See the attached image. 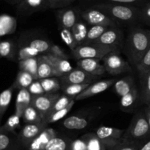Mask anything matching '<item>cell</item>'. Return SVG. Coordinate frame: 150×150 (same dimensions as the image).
Instances as JSON below:
<instances>
[{
    "label": "cell",
    "mask_w": 150,
    "mask_h": 150,
    "mask_svg": "<svg viewBox=\"0 0 150 150\" xmlns=\"http://www.w3.org/2000/svg\"><path fill=\"white\" fill-rule=\"evenodd\" d=\"M136 68L139 71V76L144 74L150 70V49L144 55L140 62L136 65Z\"/></svg>",
    "instance_id": "cell-43"
},
{
    "label": "cell",
    "mask_w": 150,
    "mask_h": 150,
    "mask_svg": "<svg viewBox=\"0 0 150 150\" xmlns=\"http://www.w3.org/2000/svg\"><path fill=\"white\" fill-rule=\"evenodd\" d=\"M150 0H79V7H84L87 6L101 3H115L133 5L141 8Z\"/></svg>",
    "instance_id": "cell-20"
},
{
    "label": "cell",
    "mask_w": 150,
    "mask_h": 150,
    "mask_svg": "<svg viewBox=\"0 0 150 150\" xmlns=\"http://www.w3.org/2000/svg\"><path fill=\"white\" fill-rule=\"evenodd\" d=\"M60 96L59 93L54 94H44L39 96H32L31 104L38 110L42 117L46 120L51 109L54 107L56 101Z\"/></svg>",
    "instance_id": "cell-8"
},
{
    "label": "cell",
    "mask_w": 150,
    "mask_h": 150,
    "mask_svg": "<svg viewBox=\"0 0 150 150\" xmlns=\"http://www.w3.org/2000/svg\"><path fill=\"white\" fill-rule=\"evenodd\" d=\"M150 135V127L144 111H139L135 114L127 130L124 132L122 141L136 142Z\"/></svg>",
    "instance_id": "cell-3"
},
{
    "label": "cell",
    "mask_w": 150,
    "mask_h": 150,
    "mask_svg": "<svg viewBox=\"0 0 150 150\" xmlns=\"http://www.w3.org/2000/svg\"><path fill=\"white\" fill-rule=\"evenodd\" d=\"M57 132L54 129L47 127L31 142L27 146L28 150H44L48 141L57 135Z\"/></svg>",
    "instance_id": "cell-19"
},
{
    "label": "cell",
    "mask_w": 150,
    "mask_h": 150,
    "mask_svg": "<svg viewBox=\"0 0 150 150\" xmlns=\"http://www.w3.org/2000/svg\"><path fill=\"white\" fill-rule=\"evenodd\" d=\"M60 35H61L62 40L63 42L70 49V50L73 51L76 47L78 46L76 44L75 38L73 37V33L71 32V29H67L64 27H59Z\"/></svg>",
    "instance_id": "cell-41"
},
{
    "label": "cell",
    "mask_w": 150,
    "mask_h": 150,
    "mask_svg": "<svg viewBox=\"0 0 150 150\" xmlns=\"http://www.w3.org/2000/svg\"><path fill=\"white\" fill-rule=\"evenodd\" d=\"M109 26H102V25H93L89 28L87 36H86V41L83 44H92L97 39L100 38L103 35L104 32L106 30Z\"/></svg>",
    "instance_id": "cell-37"
},
{
    "label": "cell",
    "mask_w": 150,
    "mask_h": 150,
    "mask_svg": "<svg viewBox=\"0 0 150 150\" xmlns=\"http://www.w3.org/2000/svg\"><path fill=\"white\" fill-rule=\"evenodd\" d=\"M113 51H120V49L100 44H88L77 46L72 51V54L77 60L92 58L100 61L105 55Z\"/></svg>",
    "instance_id": "cell-4"
},
{
    "label": "cell",
    "mask_w": 150,
    "mask_h": 150,
    "mask_svg": "<svg viewBox=\"0 0 150 150\" xmlns=\"http://www.w3.org/2000/svg\"><path fill=\"white\" fill-rule=\"evenodd\" d=\"M19 45H27L32 48L35 49L40 54H47L49 52L50 48H51L52 43L49 41L43 38H34L29 41H26L25 44H20Z\"/></svg>",
    "instance_id": "cell-31"
},
{
    "label": "cell",
    "mask_w": 150,
    "mask_h": 150,
    "mask_svg": "<svg viewBox=\"0 0 150 150\" xmlns=\"http://www.w3.org/2000/svg\"><path fill=\"white\" fill-rule=\"evenodd\" d=\"M72 143L67 137L57 134L48 141L44 150H72Z\"/></svg>",
    "instance_id": "cell-23"
},
{
    "label": "cell",
    "mask_w": 150,
    "mask_h": 150,
    "mask_svg": "<svg viewBox=\"0 0 150 150\" xmlns=\"http://www.w3.org/2000/svg\"><path fill=\"white\" fill-rule=\"evenodd\" d=\"M48 9L47 0H22L17 5V13L20 16H28Z\"/></svg>",
    "instance_id": "cell-13"
},
{
    "label": "cell",
    "mask_w": 150,
    "mask_h": 150,
    "mask_svg": "<svg viewBox=\"0 0 150 150\" xmlns=\"http://www.w3.org/2000/svg\"><path fill=\"white\" fill-rule=\"evenodd\" d=\"M14 87L11 85L7 89L4 90L0 93V123L1 121L4 113L7 111L10 102H11L12 97H13Z\"/></svg>",
    "instance_id": "cell-32"
},
{
    "label": "cell",
    "mask_w": 150,
    "mask_h": 150,
    "mask_svg": "<svg viewBox=\"0 0 150 150\" xmlns=\"http://www.w3.org/2000/svg\"><path fill=\"white\" fill-rule=\"evenodd\" d=\"M77 66L87 73L95 76H100L106 73L103 65L101 64L100 60L95 59L85 58L78 60Z\"/></svg>",
    "instance_id": "cell-16"
},
{
    "label": "cell",
    "mask_w": 150,
    "mask_h": 150,
    "mask_svg": "<svg viewBox=\"0 0 150 150\" xmlns=\"http://www.w3.org/2000/svg\"><path fill=\"white\" fill-rule=\"evenodd\" d=\"M150 49V30L139 26H130L124 44V52L135 66Z\"/></svg>",
    "instance_id": "cell-1"
},
{
    "label": "cell",
    "mask_w": 150,
    "mask_h": 150,
    "mask_svg": "<svg viewBox=\"0 0 150 150\" xmlns=\"http://www.w3.org/2000/svg\"><path fill=\"white\" fill-rule=\"evenodd\" d=\"M18 45L12 40L0 41V57L7 60H17Z\"/></svg>",
    "instance_id": "cell-25"
},
{
    "label": "cell",
    "mask_w": 150,
    "mask_h": 150,
    "mask_svg": "<svg viewBox=\"0 0 150 150\" xmlns=\"http://www.w3.org/2000/svg\"><path fill=\"white\" fill-rule=\"evenodd\" d=\"M125 130L111 126H101L97 129L95 135L105 146L114 147L121 141Z\"/></svg>",
    "instance_id": "cell-11"
},
{
    "label": "cell",
    "mask_w": 150,
    "mask_h": 150,
    "mask_svg": "<svg viewBox=\"0 0 150 150\" xmlns=\"http://www.w3.org/2000/svg\"><path fill=\"white\" fill-rule=\"evenodd\" d=\"M139 97V91H138L137 88L135 87L130 92L121 97L120 107H121L122 110L125 112H127V113H132L137 105Z\"/></svg>",
    "instance_id": "cell-22"
},
{
    "label": "cell",
    "mask_w": 150,
    "mask_h": 150,
    "mask_svg": "<svg viewBox=\"0 0 150 150\" xmlns=\"http://www.w3.org/2000/svg\"><path fill=\"white\" fill-rule=\"evenodd\" d=\"M40 53L35 49L27 45H19L18 44L17 51V60L18 62L26 59L35 57L40 55Z\"/></svg>",
    "instance_id": "cell-38"
},
{
    "label": "cell",
    "mask_w": 150,
    "mask_h": 150,
    "mask_svg": "<svg viewBox=\"0 0 150 150\" xmlns=\"http://www.w3.org/2000/svg\"><path fill=\"white\" fill-rule=\"evenodd\" d=\"M76 1L79 0H47V2L49 9L58 10V9L70 7Z\"/></svg>",
    "instance_id": "cell-44"
},
{
    "label": "cell",
    "mask_w": 150,
    "mask_h": 150,
    "mask_svg": "<svg viewBox=\"0 0 150 150\" xmlns=\"http://www.w3.org/2000/svg\"><path fill=\"white\" fill-rule=\"evenodd\" d=\"M38 57H31L26 60L18 61V67L20 70L25 71L30 73L35 79H38Z\"/></svg>",
    "instance_id": "cell-34"
},
{
    "label": "cell",
    "mask_w": 150,
    "mask_h": 150,
    "mask_svg": "<svg viewBox=\"0 0 150 150\" xmlns=\"http://www.w3.org/2000/svg\"><path fill=\"white\" fill-rule=\"evenodd\" d=\"M116 81L117 80L115 79H110L98 81V82L92 83L83 92L81 93L79 95H78L76 97V101L85 99H87L89 97L100 94V93L106 91L108 88L114 85Z\"/></svg>",
    "instance_id": "cell-15"
},
{
    "label": "cell",
    "mask_w": 150,
    "mask_h": 150,
    "mask_svg": "<svg viewBox=\"0 0 150 150\" xmlns=\"http://www.w3.org/2000/svg\"><path fill=\"white\" fill-rule=\"evenodd\" d=\"M42 85V88L45 94H54L58 93L59 90L61 89L62 84L59 77H48L45 79H39Z\"/></svg>",
    "instance_id": "cell-33"
},
{
    "label": "cell",
    "mask_w": 150,
    "mask_h": 150,
    "mask_svg": "<svg viewBox=\"0 0 150 150\" xmlns=\"http://www.w3.org/2000/svg\"><path fill=\"white\" fill-rule=\"evenodd\" d=\"M140 99L142 103L148 104L150 102V70L141 75Z\"/></svg>",
    "instance_id": "cell-30"
},
{
    "label": "cell",
    "mask_w": 150,
    "mask_h": 150,
    "mask_svg": "<svg viewBox=\"0 0 150 150\" xmlns=\"http://www.w3.org/2000/svg\"><path fill=\"white\" fill-rule=\"evenodd\" d=\"M87 7H92L102 10L119 25H129L130 26L142 24L141 19V10L133 5L115 3H101Z\"/></svg>",
    "instance_id": "cell-2"
},
{
    "label": "cell",
    "mask_w": 150,
    "mask_h": 150,
    "mask_svg": "<svg viewBox=\"0 0 150 150\" xmlns=\"http://www.w3.org/2000/svg\"><path fill=\"white\" fill-rule=\"evenodd\" d=\"M123 42V33L120 27L109 26L103 35L92 44H100L120 49Z\"/></svg>",
    "instance_id": "cell-12"
},
{
    "label": "cell",
    "mask_w": 150,
    "mask_h": 150,
    "mask_svg": "<svg viewBox=\"0 0 150 150\" xmlns=\"http://www.w3.org/2000/svg\"><path fill=\"white\" fill-rule=\"evenodd\" d=\"M50 54H53L55 57H59V58L62 59H65V60H68L69 59V55L67 54H66L64 52V50L59 46L57 45V44H54L52 43V45H51V48H50L49 52Z\"/></svg>",
    "instance_id": "cell-48"
},
{
    "label": "cell",
    "mask_w": 150,
    "mask_h": 150,
    "mask_svg": "<svg viewBox=\"0 0 150 150\" xmlns=\"http://www.w3.org/2000/svg\"><path fill=\"white\" fill-rule=\"evenodd\" d=\"M38 79H45L48 77H59V74L53 65L47 59L45 54L38 56Z\"/></svg>",
    "instance_id": "cell-18"
},
{
    "label": "cell",
    "mask_w": 150,
    "mask_h": 150,
    "mask_svg": "<svg viewBox=\"0 0 150 150\" xmlns=\"http://www.w3.org/2000/svg\"><path fill=\"white\" fill-rule=\"evenodd\" d=\"M35 80L36 79L30 73L25 71L19 70L16 79H15V82L12 85L14 87L15 89L17 88V89L20 90L23 89V88H28L29 85Z\"/></svg>",
    "instance_id": "cell-29"
},
{
    "label": "cell",
    "mask_w": 150,
    "mask_h": 150,
    "mask_svg": "<svg viewBox=\"0 0 150 150\" xmlns=\"http://www.w3.org/2000/svg\"><path fill=\"white\" fill-rule=\"evenodd\" d=\"M139 150H150V141L139 149Z\"/></svg>",
    "instance_id": "cell-52"
},
{
    "label": "cell",
    "mask_w": 150,
    "mask_h": 150,
    "mask_svg": "<svg viewBox=\"0 0 150 150\" xmlns=\"http://www.w3.org/2000/svg\"><path fill=\"white\" fill-rule=\"evenodd\" d=\"M21 118L25 124H37L46 121L42 115L32 104L29 105L25 109Z\"/></svg>",
    "instance_id": "cell-28"
},
{
    "label": "cell",
    "mask_w": 150,
    "mask_h": 150,
    "mask_svg": "<svg viewBox=\"0 0 150 150\" xmlns=\"http://www.w3.org/2000/svg\"><path fill=\"white\" fill-rule=\"evenodd\" d=\"M147 107H148V108H149V110H150V102L149 103V104H147Z\"/></svg>",
    "instance_id": "cell-53"
},
{
    "label": "cell",
    "mask_w": 150,
    "mask_h": 150,
    "mask_svg": "<svg viewBox=\"0 0 150 150\" xmlns=\"http://www.w3.org/2000/svg\"><path fill=\"white\" fill-rule=\"evenodd\" d=\"M90 85V83L66 84V85H62L61 89L63 91V94L73 97L76 99V97L83 92Z\"/></svg>",
    "instance_id": "cell-35"
},
{
    "label": "cell",
    "mask_w": 150,
    "mask_h": 150,
    "mask_svg": "<svg viewBox=\"0 0 150 150\" xmlns=\"http://www.w3.org/2000/svg\"><path fill=\"white\" fill-rule=\"evenodd\" d=\"M113 150H139V144L136 142H127L122 141L112 147Z\"/></svg>",
    "instance_id": "cell-45"
},
{
    "label": "cell",
    "mask_w": 150,
    "mask_h": 150,
    "mask_svg": "<svg viewBox=\"0 0 150 150\" xmlns=\"http://www.w3.org/2000/svg\"><path fill=\"white\" fill-rule=\"evenodd\" d=\"M21 119V117H20V116H18L17 114L14 113V114L10 116V117L7 119V120L6 121L4 124L0 126V128L4 129V130L7 131V132L18 134L17 132H16V129H17L18 128L20 127Z\"/></svg>",
    "instance_id": "cell-39"
},
{
    "label": "cell",
    "mask_w": 150,
    "mask_h": 150,
    "mask_svg": "<svg viewBox=\"0 0 150 150\" xmlns=\"http://www.w3.org/2000/svg\"><path fill=\"white\" fill-rule=\"evenodd\" d=\"M32 96L29 93L27 88H23L19 90L16 99L15 105V113L22 117L25 109L31 104Z\"/></svg>",
    "instance_id": "cell-21"
},
{
    "label": "cell",
    "mask_w": 150,
    "mask_h": 150,
    "mask_svg": "<svg viewBox=\"0 0 150 150\" xmlns=\"http://www.w3.org/2000/svg\"><path fill=\"white\" fill-rule=\"evenodd\" d=\"M144 113H145V115H146V119H147L148 123H149V127H150V110L147 107L144 109Z\"/></svg>",
    "instance_id": "cell-50"
},
{
    "label": "cell",
    "mask_w": 150,
    "mask_h": 150,
    "mask_svg": "<svg viewBox=\"0 0 150 150\" xmlns=\"http://www.w3.org/2000/svg\"><path fill=\"white\" fill-rule=\"evenodd\" d=\"M100 76L90 74L83 69L77 67L73 69L68 73L65 74L63 76H60L59 79L62 85L66 84H84L90 83L98 80Z\"/></svg>",
    "instance_id": "cell-10"
},
{
    "label": "cell",
    "mask_w": 150,
    "mask_h": 150,
    "mask_svg": "<svg viewBox=\"0 0 150 150\" xmlns=\"http://www.w3.org/2000/svg\"><path fill=\"white\" fill-rule=\"evenodd\" d=\"M74 99H75L74 98H73V97L71 96H69L66 95V94H63V95H60V96L59 97L58 99L56 101L54 107H53L52 109H51L49 115L51 114V113H54V112L58 111V110H62V109L66 107L67 106H68L69 104H70V103ZM49 115H48V116H49ZM48 116H47V117H48Z\"/></svg>",
    "instance_id": "cell-42"
},
{
    "label": "cell",
    "mask_w": 150,
    "mask_h": 150,
    "mask_svg": "<svg viewBox=\"0 0 150 150\" xmlns=\"http://www.w3.org/2000/svg\"><path fill=\"white\" fill-rule=\"evenodd\" d=\"M81 18L88 25H102L106 26H114L120 27V25L111 19L109 16L103 12L92 7H81Z\"/></svg>",
    "instance_id": "cell-5"
},
{
    "label": "cell",
    "mask_w": 150,
    "mask_h": 150,
    "mask_svg": "<svg viewBox=\"0 0 150 150\" xmlns=\"http://www.w3.org/2000/svg\"><path fill=\"white\" fill-rule=\"evenodd\" d=\"M22 147L18 134L0 128V150H21Z\"/></svg>",
    "instance_id": "cell-17"
},
{
    "label": "cell",
    "mask_w": 150,
    "mask_h": 150,
    "mask_svg": "<svg viewBox=\"0 0 150 150\" xmlns=\"http://www.w3.org/2000/svg\"><path fill=\"white\" fill-rule=\"evenodd\" d=\"M103 66L107 73L111 75H119L121 74L130 72L132 68L130 63L126 61L119 54V51L109 53L103 59Z\"/></svg>",
    "instance_id": "cell-6"
},
{
    "label": "cell",
    "mask_w": 150,
    "mask_h": 150,
    "mask_svg": "<svg viewBox=\"0 0 150 150\" xmlns=\"http://www.w3.org/2000/svg\"><path fill=\"white\" fill-rule=\"evenodd\" d=\"M75 101L76 99L73 100L70 103L68 106H67L64 108L62 109V110H58V111H56L54 113L50 114L48 117L46 118V121L48 124H51V123H55V122L61 120L71 110L72 107H73L75 104Z\"/></svg>",
    "instance_id": "cell-40"
},
{
    "label": "cell",
    "mask_w": 150,
    "mask_h": 150,
    "mask_svg": "<svg viewBox=\"0 0 150 150\" xmlns=\"http://www.w3.org/2000/svg\"><path fill=\"white\" fill-rule=\"evenodd\" d=\"M81 139L86 143L88 150H105V146L95 134L89 133L85 135L82 137Z\"/></svg>",
    "instance_id": "cell-36"
},
{
    "label": "cell",
    "mask_w": 150,
    "mask_h": 150,
    "mask_svg": "<svg viewBox=\"0 0 150 150\" xmlns=\"http://www.w3.org/2000/svg\"><path fill=\"white\" fill-rule=\"evenodd\" d=\"M142 24L150 26V1L140 8Z\"/></svg>",
    "instance_id": "cell-46"
},
{
    "label": "cell",
    "mask_w": 150,
    "mask_h": 150,
    "mask_svg": "<svg viewBox=\"0 0 150 150\" xmlns=\"http://www.w3.org/2000/svg\"><path fill=\"white\" fill-rule=\"evenodd\" d=\"M87 25V24L81 18L71 29V32L78 46L83 44L86 41L88 30H89Z\"/></svg>",
    "instance_id": "cell-26"
},
{
    "label": "cell",
    "mask_w": 150,
    "mask_h": 150,
    "mask_svg": "<svg viewBox=\"0 0 150 150\" xmlns=\"http://www.w3.org/2000/svg\"><path fill=\"white\" fill-rule=\"evenodd\" d=\"M45 54L46 56L47 59L49 60L50 63L53 65L54 69L57 71L59 74V77L68 73V72H70V71L73 69L70 63L67 60L59 58V57H55V56L50 54V53H47V54Z\"/></svg>",
    "instance_id": "cell-24"
},
{
    "label": "cell",
    "mask_w": 150,
    "mask_h": 150,
    "mask_svg": "<svg viewBox=\"0 0 150 150\" xmlns=\"http://www.w3.org/2000/svg\"><path fill=\"white\" fill-rule=\"evenodd\" d=\"M135 80L132 76H127L117 80L114 84V88L118 96L122 97L135 88Z\"/></svg>",
    "instance_id": "cell-27"
},
{
    "label": "cell",
    "mask_w": 150,
    "mask_h": 150,
    "mask_svg": "<svg viewBox=\"0 0 150 150\" xmlns=\"http://www.w3.org/2000/svg\"><path fill=\"white\" fill-rule=\"evenodd\" d=\"M81 8L77 7H64L58 9L56 12L57 20H58L59 27H64L71 29L78 21L81 19Z\"/></svg>",
    "instance_id": "cell-7"
},
{
    "label": "cell",
    "mask_w": 150,
    "mask_h": 150,
    "mask_svg": "<svg viewBox=\"0 0 150 150\" xmlns=\"http://www.w3.org/2000/svg\"><path fill=\"white\" fill-rule=\"evenodd\" d=\"M4 1H5L6 2L9 3L10 4H13V5L16 4V5H18L22 0H4Z\"/></svg>",
    "instance_id": "cell-51"
},
{
    "label": "cell",
    "mask_w": 150,
    "mask_h": 150,
    "mask_svg": "<svg viewBox=\"0 0 150 150\" xmlns=\"http://www.w3.org/2000/svg\"><path fill=\"white\" fill-rule=\"evenodd\" d=\"M96 115L94 113H89L87 114H77L70 116L62 121L64 128L70 130H81L85 129Z\"/></svg>",
    "instance_id": "cell-14"
},
{
    "label": "cell",
    "mask_w": 150,
    "mask_h": 150,
    "mask_svg": "<svg viewBox=\"0 0 150 150\" xmlns=\"http://www.w3.org/2000/svg\"><path fill=\"white\" fill-rule=\"evenodd\" d=\"M27 89L29 90V93L32 94V96H34L42 95V94H45L39 79H37V80L34 81V82L29 85V87Z\"/></svg>",
    "instance_id": "cell-47"
},
{
    "label": "cell",
    "mask_w": 150,
    "mask_h": 150,
    "mask_svg": "<svg viewBox=\"0 0 150 150\" xmlns=\"http://www.w3.org/2000/svg\"><path fill=\"white\" fill-rule=\"evenodd\" d=\"M72 150H88V148L84 141L78 139L72 143Z\"/></svg>",
    "instance_id": "cell-49"
},
{
    "label": "cell",
    "mask_w": 150,
    "mask_h": 150,
    "mask_svg": "<svg viewBox=\"0 0 150 150\" xmlns=\"http://www.w3.org/2000/svg\"><path fill=\"white\" fill-rule=\"evenodd\" d=\"M46 121L37 124H26L18 133V138L23 147L27 148L34 139L37 138L45 128H47Z\"/></svg>",
    "instance_id": "cell-9"
}]
</instances>
